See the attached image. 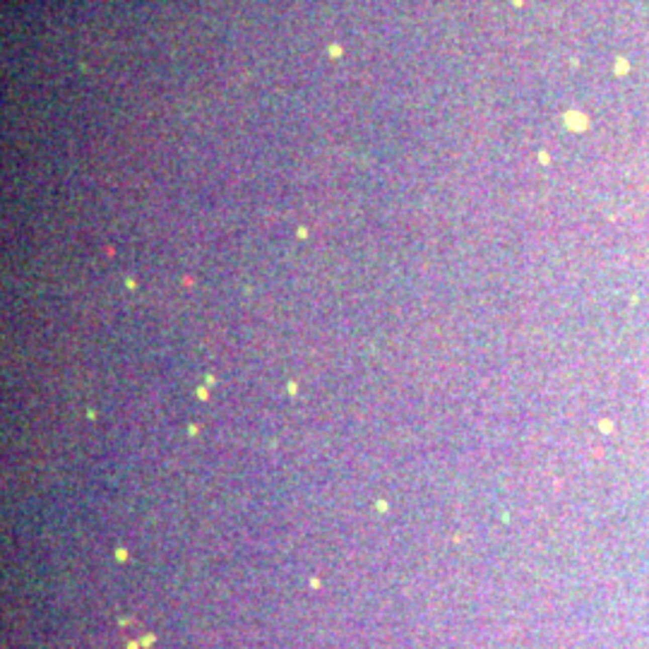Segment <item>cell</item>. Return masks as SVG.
Segmentation results:
<instances>
[{
  "label": "cell",
  "instance_id": "1",
  "mask_svg": "<svg viewBox=\"0 0 649 649\" xmlns=\"http://www.w3.org/2000/svg\"><path fill=\"white\" fill-rule=\"evenodd\" d=\"M568 125L577 128V130H582L584 125H587V121H584L582 116H577V113H568Z\"/></svg>",
  "mask_w": 649,
  "mask_h": 649
}]
</instances>
